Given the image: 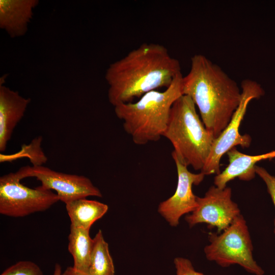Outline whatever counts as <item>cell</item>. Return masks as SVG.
Here are the masks:
<instances>
[{
	"instance_id": "17",
	"label": "cell",
	"mask_w": 275,
	"mask_h": 275,
	"mask_svg": "<svg viewBox=\"0 0 275 275\" xmlns=\"http://www.w3.org/2000/svg\"><path fill=\"white\" fill-rule=\"evenodd\" d=\"M1 275H43V273L37 264L23 260L9 267Z\"/></svg>"
},
{
	"instance_id": "15",
	"label": "cell",
	"mask_w": 275,
	"mask_h": 275,
	"mask_svg": "<svg viewBox=\"0 0 275 275\" xmlns=\"http://www.w3.org/2000/svg\"><path fill=\"white\" fill-rule=\"evenodd\" d=\"M89 231L70 225L68 245V250L73 258V267L88 273L93 244Z\"/></svg>"
},
{
	"instance_id": "8",
	"label": "cell",
	"mask_w": 275,
	"mask_h": 275,
	"mask_svg": "<svg viewBox=\"0 0 275 275\" xmlns=\"http://www.w3.org/2000/svg\"><path fill=\"white\" fill-rule=\"evenodd\" d=\"M198 206L185 220L191 228L201 223L215 227L221 233L228 227L240 213L238 205L232 200V189L211 186L203 197H197Z\"/></svg>"
},
{
	"instance_id": "1",
	"label": "cell",
	"mask_w": 275,
	"mask_h": 275,
	"mask_svg": "<svg viewBox=\"0 0 275 275\" xmlns=\"http://www.w3.org/2000/svg\"><path fill=\"white\" fill-rule=\"evenodd\" d=\"M181 73L179 61L165 46L144 43L109 66L105 75L108 101L114 107L133 102L150 91L168 88Z\"/></svg>"
},
{
	"instance_id": "4",
	"label": "cell",
	"mask_w": 275,
	"mask_h": 275,
	"mask_svg": "<svg viewBox=\"0 0 275 275\" xmlns=\"http://www.w3.org/2000/svg\"><path fill=\"white\" fill-rule=\"evenodd\" d=\"M163 136L171 143L172 154L183 164L201 171L215 139L201 120L195 104L185 95L173 103Z\"/></svg>"
},
{
	"instance_id": "14",
	"label": "cell",
	"mask_w": 275,
	"mask_h": 275,
	"mask_svg": "<svg viewBox=\"0 0 275 275\" xmlns=\"http://www.w3.org/2000/svg\"><path fill=\"white\" fill-rule=\"evenodd\" d=\"M71 225L90 230L92 225L107 211L108 206L97 201L79 199L66 204Z\"/></svg>"
},
{
	"instance_id": "20",
	"label": "cell",
	"mask_w": 275,
	"mask_h": 275,
	"mask_svg": "<svg viewBox=\"0 0 275 275\" xmlns=\"http://www.w3.org/2000/svg\"><path fill=\"white\" fill-rule=\"evenodd\" d=\"M62 275H90L88 273H86L75 269L73 266H69L66 268Z\"/></svg>"
},
{
	"instance_id": "6",
	"label": "cell",
	"mask_w": 275,
	"mask_h": 275,
	"mask_svg": "<svg viewBox=\"0 0 275 275\" xmlns=\"http://www.w3.org/2000/svg\"><path fill=\"white\" fill-rule=\"evenodd\" d=\"M19 173H10L0 178V213L14 217L44 211L60 201L57 194L41 185L31 188L20 183Z\"/></svg>"
},
{
	"instance_id": "10",
	"label": "cell",
	"mask_w": 275,
	"mask_h": 275,
	"mask_svg": "<svg viewBox=\"0 0 275 275\" xmlns=\"http://www.w3.org/2000/svg\"><path fill=\"white\" fill-rule=\"evenodd\" d=\"M172 156L177 169V187L171 197L159 204L158 212L170 226L176 227L182 215L192 212L197 207V196L194 194L192 187L199 185L205 175L201 172H190L175 155L172 154Z\"/></svg>"
},
{
	"instance_id": "19",
	"label": "cell",
	"mask_w": 275,
	"mask_h": 275,
	"mask_svg": "<svg viewBox=\"0 0 275 275\" xmlns=\"http://www.w3.org/2000/svg\"><path fill=\"white\" fill-rule=\"evenodd\" d=\"M255 172L265 182L275 208V177L270 175L264 168L256 166ZM275 233V218L274 220Z\"/></svg>"
},
{
	"instance_id": "21",
	"label": "cell",
	"mask_w": 275,
	"mask_h": 275,
	"mask_svg": "<svg viewBox=\"0 0 275 275\" xmlns=\"http://www.w3.org/2000/svg\"><path fill=\"white\" fill-rule=\"evenodd\" d=\"M62 268L61 265L58 264L56 263L54 266V269L53 271V275H62Z\"/></svg>"
},
{
	"instance_id": "3",
	"label": "cell",
	"mask_w": 275,
	"mask_h": 275,
	"mask_svg": "<svg viewBox=\"0 0 275 275\" xmlns=\"http://www.w3.org/2000/svg\"><path fill=\"white\" fill-rule=\"evenodd\" d=\"M182 78L181 73L163 91H152L136 101L115 106L116 116L134 144L143 145L163 136L171 107L183 95Z\"/></svg>"
},
{
	"instance_id": "12",
	"label": "cell",
	"mask_w": 275,
	"mask_h": 275,
	"mask_svg": "<svg viewBox=\"0 0 275 275\" xmlns=\"http://www.w3.org/2000/svg\"><path fill=\"white\" fill-rule=\"evenodd\" d=\"M229 164L214 179V185L219 188L227 187V184L235 178L243 181H250L255 177V167L259 161L275 158V150L257 155L243 154L235 147L227 153Z\"/></svg>"
},
{
	"instance_id": "18",
	"label": "cell",
	"mask_w": 275,
	"mask_h": 275,
	"mask_svg": "<svg viewBox=\"0 0 275 275\" xmlns=\"http://www.w3.org/2000/svg\"><path fill=\"white\" fill-rule=\"evenodd\" d=\"M174 263L176 270V275H205L196 271L191 262L187 258L176 257Z\"/></svg>"
},
{
	"instance_id": "9",
	"label": "cell",
	"mask_w": 275,
	"mask_h": 275,
	"mask_svg": "<svg viewBox=\"0 0 275 275\" xmlns=\"http://www.w3.org/2000/svg\"><path fill=\"white\" fill-rule=\"evenodd\" d=\"M17 171L22 179L35 177L43 188L55 190L60 201L65 204L89 196H102L100 189L84 176L58 172L43 166H26Z\"/></svg>"
},
{
	"instance_id": "7",
	"label": "cell",
	"mask_w": 275,
	"mask_h": 275,
	"mask_svg": "<svg viewBox=\"0 0 275 275\" xmlns=\"http://www.w3.org/2000/svg\"><path fill=\"white\" fill-rule=\"evenodd\" d=\"M241 99L230 122L220 135L214 139L209 155L201 172L205 175H218L220 172V161L222 156L236 146L248 147L252 139L247 134H240L239 129L246 113L249 103L259 99L264 94L261 85L255 80L246 79L241 84Z\"/></svg>"
},
{
	"instance_id": "2",
	"label": "cell",
	"mask_w": 275,
	"mask_h": 275,
	"mask_svg": "<svg viewBox=\"0 0 275 275\" xmlns=\"http://www.w3.org/2000/svg\"><path fill=\"white\" fill-rule=\"evenodd\" d=\"M182 93L199 108L206 128L214 139L230 122L241 99L237 82L205 56L195 54L182 78Z\"/></svg>"
},
{
	"instance_id": "13",
	"label": "cell",
	"mask_w": 275,
	"mask_h": 275,
	"mask_svg": "<svg viewBox=\"0 0 275 275\" xmlns=\"http://www.w3.org/2000/svg\"><path fill=\"white\" fill-rule=\"evenodd\" d=\"M38 0H0V28L12 38L24 35Z\"/></svg>"
},
{
	"instance_id": "11",
	"label": "cell",
	"mask_w": 275,
	"mask_h": 275,
	"mask_svg": "<svg viewBox=\"0 0 275 275\" xmlns=\"http://www.w3.org/2000/svg\"><path fill=\"white\" fill-rule=\"evenodd\" d=\"M0 83V151L4 152L13 132L31 101Z\"/></svg>"
},
{
	"instance_id": "16",
	"label": "cell",
	"mask_w": 275,
	"mask_h": 275,
	"mask_svg": "<svg viewBox=\"0 0 275 275\" xmlns=\"http://www.w3.org/2000/svg\"><path fill=\"white\" fill-rule=\"evenodd\" d=\"M93 240L89 274L115 275V267L108 244L105 240L101 230H99Z\"/></svg>"
},
{
	"instance_id": "5",
	"label": "cell",
	"mask_w": 275,
	"mask_h": 275,
	"mask_svg": "<svg viewBox=\"0 0 275 275\" xmlns=\"http://www.w3.org/2000/svg\"><path fill=\"white\" fill-rule=\"evenodd\" d=\"M209 244L204 249L206 259L222 267L238 264L246 271L263 275L264 271L254 260L253 246L246 221L238 215L219 233H209Z\"/></svg>"
}]
</instances>
